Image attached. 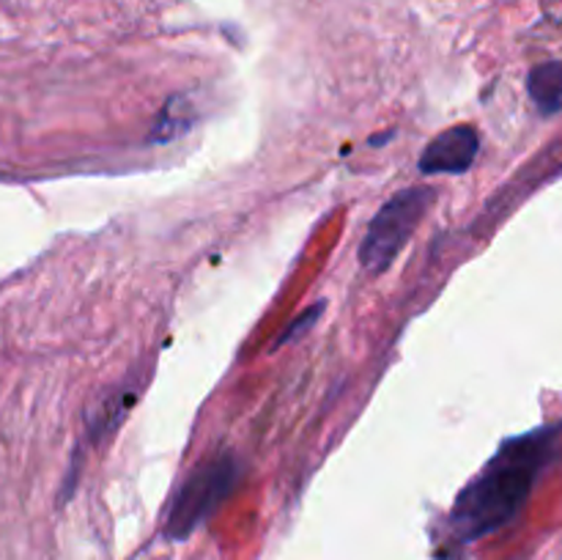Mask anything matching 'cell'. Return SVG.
Wrapping results in <instances>:
<instances>
[{"label": "cell", "mask_w": 562, "mask_h": 560, "mask_svg": "<svg viewBox=\"0 0 562 560\" xmlns=\"http://www.w3.org/2000/svg\"><path fill=\"white\" fill-rule=\"evenodd\" d=\"M322 311H324V302H318V305H313L311 311H305V313H302V316H296L294 322H291V327L285 329L283 335H280L278 344H285V340L296 338V335H300V333H305V329H311V324L316 322L318 316H322Z\"/></svg>", "instance_id": "obj_7"}, {"label": "cell", "mask_w": 562, "mask_h": 560, "mask_svg": "<svg viewBox=\"0 0 562 560\" xmlns=\"http://www.w3.org/2000/svg\"><path fill=\"white\" fill-rule=\"evenodd\" d=\"M554 453L558 428H541L508 439L456 497L448 516L456 541L472 544L514 522Z\"/></svg>", "instance_id": "obj_1"}, {"label": "cell", "mask_w": 562, "mask_h": 560, "mask_svg": "<svg viewBox=\"0 0 562 560\" xmlns=\"http://www.w3.org/2000/svg\"><path fill=\"white\" fill-rule=\"evenodd\" d=\"M431 203V187H409V190H401L398 195L390 198L366 231V239L360 245L362 269L371 275L384 272L404 250Z\"/></svg>", "instance_id": "obj_3"}, {"label": "cell", "mask_w": 562, "mask_h": 560, "mask_svg": "<svg viewBox=\"0 0 562 560\" xmlns=\"http://www.w3.org/2000/svg\"><path fill=\"white\" fill-rule=\"evenodd\" d=\"M236 481H239L236 456L217 453L198 464L181 481L173 500H170L168 516H165V538H170V541L190 538L217 511V505L234 492Z\"/></svg>", "instance_id": "obj_2"}, {"label": "cell", "mask_w": 562, "mask_h": 560, "mask_svg": "<svg viewBox=\"0 0 562 560\" xmlns=\"http://www.w3.org/2000/svg\"><path fill=\"white\" fill-rule=\"evenodd\" d=\"M132 399L126 390H119V393H110L108 399L102 401V404L97 406V410L91 412V434L93 437H102L104 432H110V428H115L121 423V417L126 415V410H130Z\"/></svg>", "instance_id": "obj_6"}, {"label": "cell", "mask_w": 562, "mask_h": 560, "mask_svg": "<svg viewBox=\"0 0 562 560\" xmlns=\"http://www.w3.org/2000/svg\"><path fill=\"white\" fill-rule=\"evenodd\" d=\"M481 152V135L475 126L461 124L439 132L420 154V170L426 176H456L472 168Z\"/></svg>", "instance_id": "obj_4"}, {"label": "cell", "mask_w": 562, "mask_h": 560, "mask_svg": "<svg viewBox=\"0 0 562 560\" xmlns=\"http://www.w3.org/2000/svg\"><path fill=\"white\" fill-rule=\"evenodd\" d=\"M527 91L536 108L543 115H554L562 110V60L538 64L527 77Z\"/></svg>", "instance_id": "obj_5"}]
</instances>
